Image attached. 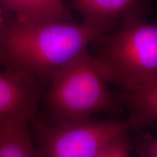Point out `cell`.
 Here are the masks:
<instances>
[{"instance_id":"2","label":"cell","mask_w":157,"mask_h":157,"mask_svg":"<svg viewBox=\"0 0 157 157\" xmlns=\"http://www.w3.org/2000/svg\"><path fill=\"white\" fill-rule=\"evenodd\" d=\"M94 43L93 56L102 74L121 92L157 83V23L146 18L126 20Z\"/></svg>"},{"instance_id":"8","label":"cell","mask_w":157,"mask_h":157,"mask_svg":"<svg viewBox=\"0 0 157 157\" xmlns=\"http://www.w3.org/2000/svg\"><path fill=\"white\" fill-rule=\"evenodd\" d=\"M5 7L25 21H68L70 13L63 0H0Z\"/></svg>"},{"instance_id":"10","label":"cell","mask_w":157,"mask_h":157,"mask_svg":"<svg viewBox=\"0 0 157 157\" xmlns=\"http://www.w3.org/2000/svg\"><path fill=\"white\" fill-rule=\"evenodd\" d=\"M130 144L126 131L109 140L95 157H129Z\"/></svg>"},{"instance_id":"1","label":"cell","mask_w":157,"mask_h":157,"mask_svg":"<svg viewBox=\"0 0 157 157\" xmlns=\"http://www.w3.org/2000/svg\"><path fill=\"white\" fill-rule=\"evenodd\" d=\"M115 27L71 20L34 22L15 17L5 23L0 34V64L37 79H49Z\"/></svg>"},{"instance_id":"9","label":"cell","mask_w":157,"mask_h":157,"mask_svg":"<svg viewBox=\"0 0 157 157\" xmlns=\"http://www.w3.org/2000/svg\"><path fill=\"white\" fill-rule=\"evenodd\" d=\"M0 157H43L33 144L29 121L0 124Z\"/></svg>"},{"instance_id":"4","label":"cell","mask_w":157,"mask_h":157,"mask_svg":"<svg viewBox=\"0 0 157 157\" xmlns=\"http://www.w3.org/2000/svg\"><path fill=\"white\" fill-rule=\"evenodd\" d=\"M39 147L43 157H95L106 143L128 129L118 120L57 122L54 126L38 123Z\"/></svg>"},{"instance_id":"11","label":"cell","mask_w":157,"mask_h":157,"mask_svg":"<svg viewBox=\"0 0 157 157\" xmlns=\"http://www.w3.org/2000/svg\"><path fill=\"white\" fill-rule=\"evenodd\" d=\"M145 154H146V157H157V139L147 140Z\"/></svg>"},{"instance_id":"5","label":"cell","mask_w":157,"mask_h":157,"mask_svg":"<svg viewBox=\"0 0 157 157\" xmlns=\"http://www.w3.org/2000/svg\"><path fill=\"white\" fill-rule=\"evenodd\" d=\"M39 101L37 78L13 68L0 71V124L29 121L38 111Z\"/></svg>"},{"instance_id":"12","label":"cell","mask_w":157,"mask_h":157,"mask_svg":"<svg viewBox=\"0 0 157 157\" xmlns=\"http://www.w3.org/2000/svg\"><path fill=\"white\" fill-rule=\"evenodd\" d=\"M5 15H4L3 10L0 8V34H1L4 25H5Z\"/></svg>"},{"instance_id":"3","label":"cell","mask_w":157,"mask_h":157,"mask_svg":"<svg viewBox=\"0 0 157 157\" xmlns=\"http://www.w3.org/2000/svg\"><path fill=\"white\" fill-rule=\"evenodd\" d=\"M49 80L47 107L56 122L88 120L96 113H115L120 107L87 50L54 72Z\"/></svg>"},{"instance_id":"6","label":"cell","mask_w":157,"mask_h":157,"mask_svg":"<svg viewBox=\"0 0 157 157\" xmlns=\"http://www.w3.org/2000/svg\"><path fill=\"white\" fill-rule=\"evenodd\" d=\"M152 0H72L69 7L81 15L87 24L115 27L121 21L146 18Z\"/></svg>"},{"instance_id":"7","label":"cell","mask_w":157,"mask_h":157,"mask_svg":"<svg viewBox=\"0 0 157 157\" xmlns=\"http://www.w3.org/2000/svg\"><path fill=\"white\" fill-rule=\"evenodd\" d=\"M115 97L128 111L129 127L139 128L157 121V83L143 90L115 93Z\"/></svg>"}]
</instances>
